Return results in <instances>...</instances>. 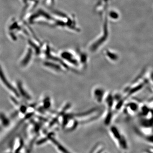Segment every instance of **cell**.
Instances as JSON below:
<instances>
[{
	"label": "cell",
	"mask_w": 153,
	"mask_h": 153,
	"mask_svg": "<svg viewBox=\"0 0 153 153\" xmlns=\"http://www.w3.org/2000/svg\"><path fill=\"white\" fill-rule=\"evenodd\" d=\"M0 78L4 84L8 88V89L11 90L13 93L15 94L17 97H19V93L17 92L16 90L11 85L10 83L8 81L7 79H6L4 74L3 73V71L1 70V68H0Z\"/></svg>",
	"instance_id": "6da1fadb"
},
{
	"label": "cell",
	"mask_w": 153,
	"mask_h": 153,
	"mask_svg": "<svg viewBox=\"0 0 153 153\" xmlns=\"http://www.w3.org/2000/svg\"><path fill=\"white\" fill-rule=\"evenodd\" d=\"M45 66H48V67H51L52 68L55 69V70H60V68H59V66H57V65L53 64V63H49V62H46L44 63Z\"/></svg>",
	"instance_id": "8992f818"
},
{
	"label": "cell",
	"mask_w": 153,
	"mask_h": 153,
	"mask_svg": "<svg viewBox=\"0 0 153 153\" xmlns=\"http://www.w3.org/2000/svg\"><path fill=\"white\" fill-rule=\"evenodd\" d=\"M94 94L97 101L100 102L102 100V97L104 95V91L100 88L96 89L94 90Z\"/></svg>",
	"instance_id": "7a4b0ae2"
},
{
	"label": "cell",
	"mask_w": 153,
	"mask_h": 153,
	"mask_svg": "<svg viewBox=\"0 0 153 153\" xmlns=\"http://www.w3.org/2000/svg\"><path fill=\"white\" fill-rule=\"evenodd\" d=\"M31 57V52L30 51L27 55L26 56L25 59L23 60L22 63V66H25L27 65V64L30 62V58Z\"/></svg>",
	"instance_id": "5b68a950"
},
{
	"label": "cell",
	"mask_w": 153,
	"mask_h": 153,
	"mask_svg": "<svg viewBox=\"0 0 153 153\" xmlns=\"http://www.w3.org/2000/svg\"><path fill=\"white\" fill-rule=\"evenodd\" d=\"M49 138H50V139L52 140V141L53 142V143H54L57 146V147L58 148V149H59L61 152H62L63 153H70L69 152H68V151H66V149H65L64 147H63V146H62V145H60L59 143L57 142V141L55 140V139H54L53 138L50 137Z\"/></svg>",
	"instance_id": "277c9868"
},
{
	"label": "cell",
	"mask_w": 153,
	"mask_h": 153,
	"mask_svg": "<svg viewBox=\"0 0 153 153\" xmlns=\"http://www.w3.org/2000/svg\"><path fill=\"white\" fill-rule=\"evenodd\" d=\"M18 85L19 91H20V93H21L22 96H23V97H24L25 98L27 99H30V96L26 92L25 89L23 88L22 84H21L20 82H19L18 84Z\"/></svg>",
	"instance_id": "3957f363"
}]
</instances>
